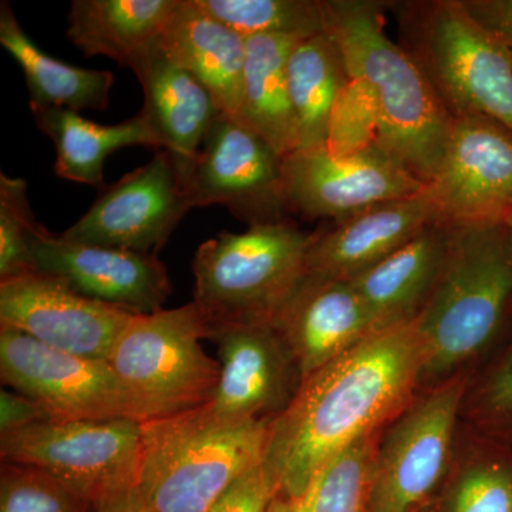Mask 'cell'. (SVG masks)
<instances>
[{"label":"cell","mask_w":512,"mask_h":512,"mask_svg":"<svg viewBox=\"0 0 512 512\" xmlns=\"http://www.w3.org/2000/svg\"><path fill=\"white\" fill-rule=\"evenodd\" d=\"M130 70L144 93L140 113L160 140L161 150L174 158L185 183L208 130L222 111L204 84L171 60L160 43L137 57Z\"/></svg>","instance_id":"cell-20"},{"label":"cell","mask_w":512,"mask_h":512,"mask_svg":"<svg viewBox=\"0 0 512 512\" xmlns=\"http://www.w3.org/2000/svg\"><path fill=\"white\" fill-rule=\"evenodd\" d=\"M0 377L39 404L50 421L136 420V400L106 360L50 348L0 326Z\"/></svg>","instance_id":"cell-10"},{"label":"cell","mask_w":512,"mask_h":512,"mask_svg":"<svg viewBox=\"0 0 512 512\" xmlns=\"http://www.w3.org/2000/svg\"><path fill=\"white\" fill-rule=\"evenodd\" d=\"M274 325L291 348L302 380L377 332L375 320L349 279L311 274Z\"/></svg>","instance_id":"cell-18"},{"label":"cell","mask_w":512,"mask_h":512,"mask_svg":"<svg viewBox=\"0 0 512 512\" xmlns=\"http://www.w3.org/2000/svg\"><path fill=\"white\" fill-rule=\"evenodd\" d=\"M36 222L26 181L0 174V282L37 271L29 245Z\"/></svg>","instance_id":"cell-33"},{"label":"cell","mask_w":512,"mask_h":512,"mask_svg":"<svg viewBox=\"0 0 512 512\" xmlns=\"http://www.w3.org/2000/svg\"><path fill=\"white\" fill-rule=\"evenodd\" d=\"M423 363L407 322L377 330L302 380L269 426L262 464L278 495L298 500L330 457L396 419L419 393Z\"/></svg>","instance_id":"cell-1"},{"label":"cell","mask_w":512,"mask_h":512,"mask_svg":"<svg viewBox=\"0 0 512 512\" xmlns=\"http://www.w3.org/2000/svg\"><path fill=\"white\" fill-rule=\"evenodd\" d=\"M29 245L37 271L63 279L87 298L134 313H154L173 292L157 255L70 241L40 222L30 231Z\"/></svg>","instance_id":"cell-17"},{"label":"cell","mask_w":512,"mask_h":512,"mask_svg":"<svg viewBox=\"0 0 512 512\" xmlns=\"http://www.w3.org/2000/svg\"><path fill=\"white\" fill-rule=\"evenodd\" d=\"M0 45L25 73L32 113L45 109L107 110L113 73L84 69L47 55L20 26L8 2L0 6Z\"/></svg>","instance_id":"cell-25"},{"label":"cell","mask_w":512,"mask_h":512,"mask_svg":"<svg viewBox=\"0 0 512 512\" xmlns=\"http://www.w3.org/2000/svg\"><path fill=\"white\" fill-rule=\"evenodd\" d=\"M202 12L244 37L293 39L328 32L326 0H195Z\"/></svg>","instance_id":"cell-30"},{"label":"cell","mask_w":512,"mask_h":512,"mask_svg":"<svg viewBox=\"0 0 512 512\" xmlns=\"http://www.w3.org/2000/svg\"><path fill=\"white\" fill-rule=\"evenodd\" d=\"M437 512H512V443L468 430L456 444Z\"/></svg>","instance_id":"cell-28"},{"label":"cell","mask_w":512,"mask_h":512,"mask_svg":"<svg viewBox=\"0 0 512 512\" xmlns=\"http://www.w3.org/2000/svg\"><path fill=\"white\" fill-rule=\"evenodd\" d=\"M450 227L512 220V130L491 117H453L446 150L426 185Z\"/></svg>","instance_id":"cell-13"},{"label":"cell","mask_w":512,"mask_h":512,"mask_svg":"<svg viewBox=\"0 0 512 512\" xmlns=\"http://www.w3.org/2000/svg\"><path fill=\"white\" fill-rule=\"evenodd\" d=\"M272 420H231L210 404L141 423L137 491L148 512H208L264 461Z\"/></svg>","instance_id":"cell-4"},{"label":"cell","mask_w":512,"mask_h":512,"mask_svg":"<svg viewBox=\"0 0 512 512\" xmlns=\"http://www.w3.org/2000/svg\"><path fill=\"white\" fill-rule=\"evenodd\" d=\"M299 39L247 37L242 103L238 120L286 157L296 150L295 117L289 97L288 59Z\"/></svg>","instance_id":"cell-27"},{"label":"cell","mask_w":512,"mask_h":512,"mask_svg":"<svg viewBox=\"0 0 512 512\" xmlns=\"http://www.w3.org/2000/svg\"><path fill=\"white\" fill-rule=\"evenodd\" d=\"M266 512H295V508H293L291 501L286 500L281 495H276Z\"/></svg>","instance_id":"cell-38"},{"label":"cell","mask_w":512,"mask_h":512,"mask_svg":"<svg viewBox=\"0 0 512 512\" xmlns=\"http://www.w3.org/2000/svg\"><path fill=\"white\" fill-rule=\"evenodd\" d=\"M478 25L512 53V0H461Z\"/></svg>","instance_id":"cell-35"},{"label":"cell","mask_w":512,"mask_h":512,"mask_svg":"<svg viewBox=\"0 0 512 512\" xmlns=\"http://www.w3.org/2000/svg\"><path fill=\"white\" fill-rule=\"evenodd\" d=\"M350 86L345 56L329 32L296 42L288 59L296 150L328 146L333 119Z\"/></svg>","instance_id":"cell-24"},{"label":"cell","mask_w":512,"mask_h":512,"mask_svg":"<svg viewBox=\"0 0 512 512\" xmlns=\"http://www.w3.org/2000/svg\"><path fill=\"white\" fill-rule=\"evenodd\" d=\"M208 333L194 302L128 320L107 362L136 400L143 423L211 402L221 367L202 349Z\"/></svg>","instance_id":"cell-7"},{"label":"cell","mask_w":512,"mask_h":512,"mask_svg":"<svg viewBox=\"0 0 512 512\" xmlns=\"http://www.w3.org/2000/svg\"><path fill=\"white\" fill-rule=\"evenodd\" d=\"M33 116L39 130L55 143L56 174L100 191L106 188L104 161L114 151L134 146L161 150L160 140L141 113L114 126H101L66 109L39 110Z\"/></svg>","instance_id":"cell-26"},{"label":"cell","mask_w":512,"mask_h":512,"mask_svg":"<svg viewBox=\"0 0 512 512\" xmlns=\"http://www.w3.org/2000/svg\"><path fill=\"white\" fill-rule=\"evenodd\" d=\"M92 512H148V510L141 501L137 488H133L126 493L114 495L99 504H94Z\"/></svg>","instance_id":"cell-37"},{"label":"cell","mask_w":512,"mask_h":512,"mask_svg":"<svg viewBox=\"0 0 512 512\" xmlns=\"http://www.w3.org/2000/svg\"><path fill=\"white\" fill-rule=\"evenodd\" d=\"M180 0H74L67 37L86 57L128 67L160 43Z\"/></svg>","instance_id":"cell-23"},{"label":"cell","mask_w":512,"mask_h":512,"mask_svg":"<svg viewBox=\"0 0 512 512\" xmlns=\"http://www.w3.org/2000/svg\"><path fill=\"white\" fill-rule=\"evenodd\" d=\"M508 228H510L511 238H512V220L510 222H508Z\"/></svg>","instance_id":"cell-39"},{"label":"cell","mask_w":512,"mask_h":512,"mask_svg":"<svg viewBox=\"0 0 512 512\" xmlns=\"http://www.w3.org/2000/svg\"><path fill=\"white\" fill-rule=\"evenodd\" d=\"M450 225L431 224L382 262L349 279L377 330L414 322L446 261Z\"/></svg>","instance_id":"cell-21"},{"label":"cell","mask_w":512,"mask_h":512,"mask_svg":"<svg viewBox=\"0 0 512 512\" xmlns=\"http://www.w3.org/2000/svg\"><path fill=\"white\" fill-rule=\"evenodd\" d=\"M328 32L350 79L369 97L373 141L421 183L439 170L453 117L412 56L384 30L382 0H326Z\"/></svg>","instance_id":"cell-2"},{"label":"cell","mask_w":512,"mask_h":512,"mask_svg":"<svg viewBox=\"0 0 512 512\" xmlns=\"http://www.w3.org/2000/svg\"><path fill=\"white\" fill-rule=\"evenodd\" d=\"M315 234L291 222L218 232L192 261L194 302L208 326L272 323L308 275Z\"/></svg>","instance_id":"cell-6"},{"label":"cell","mask_w":512,"mask_h":512,"mask_svg":"<svg viewBox=\"0 0 512 512\" xmlns=\"http://www.w3.org/2000/svg\"><path fill=\"white\" fill-rule=\"evenodd\" d=\"M451 228L439 279L414 320L424 356L420 389L446 382L464 373V367L474 370V363L481 365L512 325L508 224Z\"/></svg>","instance_id":"cell-3"},{"label":"cell","mask_w":512,"mask_h":512,"mask_svg":"<svg viewBox=\"0 0 512 512\" xmlns=\"http://www.w3.org/2000/svg\"><path fill=\"white\" fill-rule=\"evenodd\" d=\"M399 45L451 117H491L512 130V53L471 18L461 0H396Z\"/></svg>","instance_id":"cell-5"},{"label":"cell","mask_w":512,"mask_h":512,"mask_svg":"<svg viewBox=\"0 0 512 512\" xmlns=\"http://www.w3.org/2000/svg\"><path fill=\"white\" fill-rule=\"evenodd\" d=\"M191 210L174 158L157 150L146 165L101 190L90 210L62 235L83 244L157 255Z\"/></svg>","instance_id":"cell-14"},{"label":"cell","mask_w":512,"mask_h":512,"mask_svg":"<svg viewBox=\"0 0 512 512\" xmlns=\"http://www.w3.org/2000/svg\"><path fill=\"white\" fill-rule=\"evenodd\" d=\"M127 309L87 298L43 272L0 282V325L43 345L90 359L109 360L131 316Z\"/></svg>","instance_id":"cell-15"},{"label":"cell","mask_w":512,"mask_h":512,"mask_svg":"<svg viewBox=\"0 0 512 512\" xmlns=\"http://www.w3.org/2000/svg\"><path fill=\"white\" fill-rule=\"evenodd\" d=\"M286 198L303 217L348 220L426 187L375 141L348 151L303 148L284 157Z\"/></svg>","instance_id":"cell-12"},{"label":"cell","mask_w":512,"mask_h":512,"mask_svg":"<svg viewBox=\"0 0 512 512\" xmlns=\"http://www.w3.org/2000/svg\"><path fill=\"white\" fill-rule=\"evenodd\" d=\"M282 164L284 157L251 127L220 113L185 177L192 208L222 205L248 227L286 222Z\"/></svg>","instance_id":"cell-11"},{"label":"cell","mask_w":512,"mask_h":512,"mask_svg":"<svg viewBox=\"0 0 512 512\" xmlns=\"http://www.w3.org/2000/svg\"><path fill=\"white\" fill-rule=\"evenodd\" d=\"M50 421L42 407L18 392H0V431L9 433Z\"/></svg>","instance_id":"cell-36"},{"label":"cell","mask_w":512,"mask_h":512,"mask_svg":"<svg viewBox=\"0 0 512 512\" xmlns=\"http://www.w3.org/2000/svg\"><path fill=\"white\" fill-rule=\"evenodd\" d=\"M463 410L468 429L512 443V325L500 345L471 372Z\"/></svg>","instance_id":"cell-31"},{"label":"cell","mask_w":512,"mask_h":512,"mask_svg":"<svg viewBox=\"0 0 512 512\" xmlns=\"http://www.w3.org/2000/svg\"><path fill=\"white\" fill-rule=\"evenodd\" d=\"M437 222L439 211L426 187L409 197L383 202L315 234L308 274L355 278Z\"/></svg>","instance_id":"cell-19"},{"label":"cell","mask_w":512,"mask_h":512,"mask_svg":"<svg viewBox=\"0 0 512 512\" xmlns=\"http://www.w3.org/2000/svg\"><path fill=\"white\" fill-rule=\"evenodd\" d=\"M160 46L204 84L222 113L239 116L247 37L202 12L195 0H180Z\"/></svg>","instance_id":"cell-22"},{"label":"cell","mask_w":512,"mask_h":512,"mask_svg":"<svg viewBox=\"0 0 512 512\" xmlns=\"http://www.w3.org/2000/svg\"><path fill=\"white\" fill-rule=\"evenodd\" d=\"M464 372L423 389L384 427L369 512H419L446 480L468 380Z\"/></svg>","instance_id":"cell-8"},{"label":"cell","mask_w":512,"mask_h":512,"mask_svg":"<svg viewBox=\"0 0 512 512\" xmlns=\"http://www.w3.org/2000/svg\"><path fill=\"white\" fill-rule=\"evenodd\" d=\"M220 356V383L212 410L231 420H274L291 404L301 372L272 323L212 326L208 338Z\"/></svg>","instance_id":"cell-16"},{"label":"cell","mask_w":512,"mask_h":512,"mask_svg":"<svg viewBox=\"0 0 512 512\" xmlns=\"http://www.w3.org/2000/svg\"><path fill=\"white\" fill-rule=\"evenodd\" d=\"M93 507L45 471L2 463L0 512H92Z\"/></svg>","instance_id":"cell-32"},{"label":"cell","mask_w":512,"mask_h":512,"mask_svg":"<svg viewBox=\"0 0 512 512\" xmlns=\"http://www.w3.org/2000/svg\"><path fill=\"white\" fill-rule=\"evenodd\" d=\"M383 430L367 434L330 457L301 497L291 501L295 512H369Z\"/></svg>","instance_id":"cell-29"},{"label":"cell","mask_w":512,"mask_h":512,"mask_svg":"<svg viewBox=\"0 0 512 512\" xmlns=\"http://www.w3.org/2000/svg\"><path fill=\"white\" fill-rule=\"evenodd\" d=\"M2 463L49 476L92 504L137 488L141 423L136 420L45 421L0 436Z\"/></svg>","instance_id":"cell-9"},{"label":"cell","mask_w":512,"mask_h":512,"mask_svg":"<svg viewBox=\"0 0 512 512\" xmlns=\"http://www.w3.org/2000/svg\"><path fill=\"white\" fill-rule=\"evenodd\" d=\"M276 495L274 481L261 463L242 474L208 512H266Z\"/></svg>","instance_id":"cell-34"}]
</instances>
